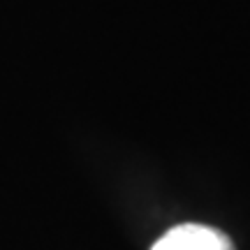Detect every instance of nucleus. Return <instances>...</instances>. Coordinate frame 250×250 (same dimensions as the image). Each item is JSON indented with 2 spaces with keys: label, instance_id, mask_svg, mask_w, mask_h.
Wrapping results in <instances>:
<instances>
[{
  "label": "nucleus",
  "instance_id": "obj_1",
  "mask_svg": "<svg viewBox=\"0 0 250 250\" xmlns=\"http://www.w3.org/2000/svg\"><path fill=\"white\" fill-rule=\"evenodd\" d=\"M151 250H234V243L220 229L188 223L165 232Z\"/></svg>",
  "mask_w": 250,
  "mask_h": 250
}]
</instances>
